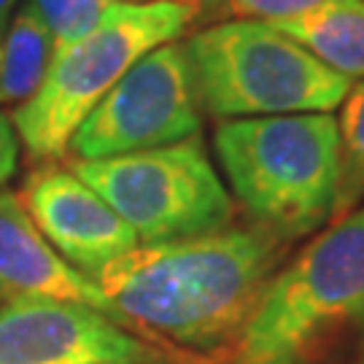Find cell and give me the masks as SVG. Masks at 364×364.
Instances as JSON below:
<instances>
[{"instance_id": "obj_9", "label": "cell", "mask_w": 364, "mask_h": 364, "mask_svg": "<svg viewBox=\"0 0 364 364\" xmlns=\"http://www.w3.org/2000/svg\"><path fill=\"white\" fill-rule=\"evenodd\" d=\"M19 200L46 243L90 278L138 246L135 232L70 168L33 170Z\"/></svg>"}, {"instance_id": "obj_17", "label": "cell", "mask_w": 364, "mask_h": 364, "mask_svg": "<svg viewBox=\"0 0 364 364\" xmlns=\"http://www.w3.org/2000/svg\"><path fill=\"white\" fill-rule=\"evenodd\" d=\"M14 6H16V0H0V25L3 27L9 25V16H11Z\"/></svg>"}, {"instance_id": "obj_20", "label": "cell", "mask_w": 364, "mask_h": 364, "mask_svg": "<svg viewBox=\"0 0 364 364\" xmlns=\"http://www.w3.org/2000/svg\"><path fill=\"white\" fill-rule=\"evenodd\" d=\"M362 364H364V362H362Z\"/></svg>"}, {"instance_id": "obj_11", "label": "cell", "mask_w": 364, "mask_h": 364, "mask_svg": "<svg viewBox=\"0 0 364 364\" xmlns=\"http://www.w3.org/2000/svg\"><path fill=\"white\" fill-rule=\"evenodd\" d=\"M273 27L351 84L364 78V0H326Z\"/></svg>"}, {"instance_id": "obj_5", "label": "cell", "mask_w": 364, "mask_h": 364, "mask_svg": "<svg viewBox=\"0 0 364 364\" xmlns=\"http://www.w3.org/2000/svg\"><path fill=\"white\" fill-rule=\"evenodd\" d=\"M183 46L195 68L200 103L224 122L332 114L351 87L287 33L257 19L205 27Z\"/></svg>"}, {"instance_id": "obj_18", "label": "cell", "mask_w": 364, "mask_h": 364, "mask_svg": "<svg viewBox=\"0 0 364 364\" xmlns=\"http://www.w3.org/2000/svg\"><path fill=\"white\" fill-rule=\"evenodd\" d=\"M170 3H183V6H197V3H208V0H170Z\"/></svg>"}, {"instance_id": "obj_15", "label": "cell", "mask_w": 364, "mask_h": 364, "mask_svg": "<svg viewBox=\"0 0 364 364\" xmlns=\"http://www.w3.org/2000/svg\"><path fill=\"white\" fill-rule=\"evenodd\" d=\"M326 0H227V14L232 19H257V22H281L289 16L308 11Z\"/></svg>"}, {"instance_id": "obj_6", "label": "cell", "mask_w": 364, "mask_h": 364, "mask_svg": "<svg viewBox=\"0 0 364 364\" xmlns=\"http://www.w3.org/2000/svg\"><path fill=\"white\" fill-rule=\"evenodd\" d=\"M70 170L114 208L138 243L216 232L235 219L232 197L200 135L132 154L73 159Z\"/></svg>"}, {"instance_id": "obj_10", "label": "cell", "mask_w": 364, "mask_h": 364, "mask_svg": "<svg viewBox=\"0 0 364 364\" xmlns=\"http://www.w3.org/2000/svg\"><path fill=\"white\" fill-rule=\"evenodd\" d=\"M19 297L78 302L114 318L97 284L63 259L38 232L19 195L0 186V305Z\"/></svg>"}, {"instance_id": "obj_2", "label": "cell", "mask_w": 364, "mask_h": 364, "mask_svg": "<svg viewBox=\"0 0 364 364\" xmlns=\"http://www.w3.org/2000/svg\"><path fill=\"white\" fill-rule=\"evenodd\" d=\"M213 144L254 227L291 243L329 221L338 181L335 114L227 119Z\"/></svg>"}, {"instance_id": "obj_12", "label": "cell", "mask_w": 364, "mask_h": 364, "mask_svg": "<svg viewBox=\"0 0 364 364\" xmlns=\"http://www.w3.org/2000/svg\"><path fill=\"white\" fill-rule=\"evenodd\" d=\"M52 60L49 33L30 6L16 11L6 27L3 57H0V103H25L30 100Z\"/></svg>"}, {"instance_id": "obj_1", "label": "cell", "mask_w": 364, "mask_h": 364, "mask_svg": "<svg viewBox=\"0 0 364 364\" xmlns=\"http://www.w3.org/2000/svg\"><path fill=\"white\" fill-rule=\"evenodd\" d=\"M287 243L259 227H224L170 243H138L95 273L119 326L173 346H235L262 291L281 270Z\"/></svg>"}, {"instance_id": "obj_4", "label": "cell", "mask_w": 364, "mask_h": 364, "mask_svg": "<svg viewBox=\"0 0 364 364\" xmlns=\"http://www.w3.org/2000/svg\"><path fill=\"white\" fill-rule=\"evenodd\" d=\"M195 19V6L170 0H114L103 19L49 60L36 95L19 103L11 124L38 159L60 156L70 135L144 54L170 43Z\"/></svg>"}, {"instance_id": "obj_19", "label": "cell", "mask_w": 364, "mask_h": 364, "mask_svg": "<svg viewBox=\"0 0 364 364\" xmlns=\"http://www.w3.org/2000/svg\"><path fill=\"white\" fill-rule=\"evenodd\" d=\"M9 27V25H6ZM6 27L0 25V57H3V41H6Z\"/></svg>"}, {"instance_id": "obj_13", "label": "cell", "mask_w": 364, "mask_h": 364, "mask_svg": "<svg viewBox=\"0 0 364 364\" xmlns=\"http://www.w3.org/2000/svg\"><path fill=\"white\" fill-rule=\"evenodd\" d=\"M338 181L332 221H340L364 203V78L353 81L338 105Z\"/></svg>"}, {"instance_id": "obj_8", "label": "cell", "mask_w": 364, "mask_h": 364, "mask_svg": "<svg viewBox=\"0 0 364 364\" xmlns=\"http://www.w3.org/2000/svg\"><path fill=\"white\" fill-rule=\"evenodd\" d=\"M154 348L105 313L49 297L0 305V364H149Z\"/></svg>"}, {"instance_id": "obj_14", "label": "cell", "mask_w": 364, "mask_h": 364, "mask_svg": "<svg viewBox=\"0 0 364 364\" xmlns=\"http://www.w3.org/2000/svg\"><path fill=\"white\" fill-rule=\"evenodd\" d=\"M114 0H27L52 41V57L81 41L103 19Z\"/></svg>"}, {"instance_id": "obj_7", "label": "cell", "mask_w": 364, "mask_h": 364, "mask_svg": "<svg viewBox=\"0 0 364 364\" xmlns=\"http://www.w3.org/2000/svg\"><path fill=\"white\" fill-rule=\"evenodd\" d=\"M200 92L186 46L170 41L144 54L70 135L76 159L159 149L200 132Z\"/></svg>"}, {"instance_id": "obj_16", "label": "cell", "mask_w": 364, "mask_h": 364, "mask_svg": "<svg viewBox=\"0 0 364 364\" xmlns=\"http://www.w3.org/2000/svg\"><path fill=\"white\" fill-rule=\"evenodd\" d=\"M16 162H19V138L11 119L0 114V186L16 173Z\"/></svg>"}, {"instance_id": "obj_3", "label": "cell", "mask_w": 364, "mask_h": 364, "mask_svg": "<svg viewBox=\"0 0 364 364\" xmlns=\"http://www.w3.org/2000/svg\"><path fill=\"white\" fill-rule=\"evenodd\" d=\"M364 316V203L273 275L235 340V364H305Z\"/></svg>"}]
</instances>
